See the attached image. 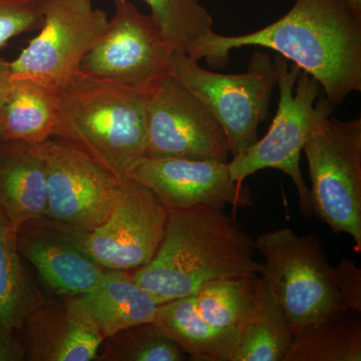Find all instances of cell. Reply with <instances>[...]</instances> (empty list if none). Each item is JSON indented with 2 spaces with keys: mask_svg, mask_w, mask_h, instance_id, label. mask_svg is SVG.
Returning a JSON list of instances; mask_svg holds the SVG:
<instances>
[{
  "mask_svg": "<svg viewBox=\"0 0 361 361\" xmlns=\"http://www.w3.org/2000/svg\"><path fill=\"white\" fill-rule=\"evenodd\" d=\"M146 157L230 161L222 127L174 75L147 99Z\"/></svg>",
  "mask_w": 361,
  "mask_h": 361,
  "instance_id": "obj_12",
  "label": "cell"
},
{
  "mask_svg": "<svg viewBox=\"0 0 361 361\" xmlns=\"http://www.w3.org/2000/svg\"><path fill=\"white\" fill-rule=\"evenodd\" d=\"M167 219L168 209L155 195L128 178L106 222L90 231H73L78 245L106 269L133 271L155 256Z\"/></svg>",
  "mask_w": 361,
  "mask_h": 361,
  "instance_id": "obj_11",
  "label": "cell"
},
{
  "mask_svg": "<svg viewBox=\"0 0 361 361\" xmlns=\"http://www.w3.org/2000/svg\"><path fill=\"white\" fill-rule=\"evenodd\" d=\"M26 360L23 329L0 322V361Z\"/></svg>",
  "mask_w": 361,
  "mask_h": 361,
  "instance_id": "obj_27",
  "label": "cell"
},
{
  "mask_svg": "<svg viewBox=\"0 0 361 361\" xmlns=\"http://www.w3.org/2000/svg\"><path fill=\"white\" fill-rule=\"evenodd\" d=\"M255 241L222 209L168 210L165 234L153 259L130 271L137 284L163 304L223 278L260 276Z\"/></svg>",
  "mask_w": 361,
  "mask_h": 361,
  "instance_id": "obj_2",
  "label": "cell"
},
{
  "mask_svg": "<svg viewBox=\"0 0 361 361\" xmlns=\"http://www.w3.org/2000/svg\"><path fill=\"white\" fill-rule=\"evenodd\" d=\"M292 338L276 297L264 278L258 276L255 300L240 327L232 361H283Z\"/></svg>",
  "mask_w": 361,
  "mask_h": 361,
  "instance_id": "obj_20",
  "label": "cell"
},
{
  "mask_svg": "<svg viewBox=\"0 0 361 361\" xmlns=\"http://www.w3.org/2000/svg\"><path fill=\"white\" fill-rule=\"evenodd\" d=\"M246 47L271 49L292 61L319 82L334 108L361 90V14L344 0H295L288 13L256 32L205 33L186 56L222 68L230 52Z\"/></svg>",
  "mask_w": 361,
  "mask_h": 361,
  "instance_id": "obj_1",
  "label": "cell"
},
{
  "mask_svg": "<svg viewBox=\"0 0 361 361\" xmlns=\"http://www.w3.org/2000/svg\"><path fill=\"white\" fill-rule=\"evenodd\" d=\"M42 23L44 11L37 0H0V51L14 37L39 30Z\"/></svg>",
  "mask_w": 361,
  "mask_h": 361,
  "instance_id": "obj_25",
  "label": "cell"
},
{
  "mask_svg": "<svg viewBox=\"0 0 361 361\" xmlns=\"http://www.w3.org/2000/svg\"><path fill=\"white\" fill-rule=\"evenodd\" d=\"M360 311L338 310L292 338L283 361H360Z\"/></svg>",
  "mask_w": 361,
  "mask_h": 361,
  "instance_id": "obj_21",
  "label": "cell"
},
{
  "mask_svg": "<svg viewBox=\"0 0 361 361\" xmlns=\"http://www.w3.org/2000/svg\"><path fill=\"white\" fill-rule=\"evenodd\" d=\"M130 178L148 188L168 210L254 205L250 189L230 176L228 161L145 157Z\"/></svg>",
  "mask_w": 361,
  "mask_h": 361,
  "instance_id": "obj_14",
  "label": "cell"
},
{
  "mask_svg": "<svg viewBox=\"0 0 361 361\" xmlns=\"http://www.w3.org/2000/svg\"><path fill=\"white\" fill-rule=\"evenodd\" d=\"M273 61L279 90L276 114L262 139L228 161L230 176L244 182L258 171H281L295 185L301 213L312 217L310 189L301 173V152L318 123L332 115L334 106L320 97L322 89L314 78L282 56Z\"/></svg>",
  "mask_w": 361,
  "mask_h": 361,
  "instance_id": "obj_4",
  "label": "cell"
},
{
  "mask_svg": "<svg viewBox=\"0 0 361 361\" xmlns=\"http://www.w3.org/2000/svg\"><path fill=\"white\" fill-rule=\"evenodd\" d=\"M44 301L23 325L26 360L92 361L104 337L80 296Z\"/></svg>",
  "mask_w": 361,
  "mask_h": 361,
  "instance_id": "obj_16",
  "label": "cell"
},
{
  "mask_svg": "<svg viewBox=\"0 0 361 361\" xmlns=\"http://www.w3.org/2000/svg\"><path fill=\"white\" fill-rule=\"evenodd\" d=\"M40 145L47 168L45 216L87 231L106 222L123 180L68 142L51 137Z\"/></svg>",
  "mask_w": 361,
  "mask_h": 361,
  "instance_id": "obj_13",
  "label": "cell"
},
{
  "mask_svg": "<svg viewBox=\"0 0 361 361\" xmlns=\"http://www.w3.org/2000/svg\"><path fill=\"white\" fill-rule=\"evenodd\" d=\"M334 272L339 301L344 310H356L361 312V270L355 261L343 259Z\"/></svg>",
  "mask_w": 361,
  "mask_h": 361,
  "instance_id": "obj_26",
  "label": "cell"
},
{
  "mask_svg": "<svg viewBox=\"0 0 361 361\" xmlns=\"http://www.w3.org/2000/svg\"><path fill=\"white\" fill-rule=\"evenodd\" d=\"M255 248L265 259L260 276L281 306L292 336L325 316L344 310L334 285V268L314 234L300 236L282 228L260 235Z\"/></svg>",
  "mask_w": 361,
  "mask_h": 361,
  "instance_id": "obj_5",
  "label": "cell"
},
{
  "mask_svg": "<svg viewBox=\"0 0 361 361\" xmlns=\"http://www.w3.org/2000/svg\"><path fill=\"white\" fill-rule=\"evenodd\" d=\"M44 23L20 56L9 61L11 78H30L59 87L106 32L108 14L92 0H45Z\"/></svg>",
  "mask_w": 361,
  "mask_h": 361,
  "instance_id": "obj_10",
  "label": "cell"
},
{
  "mask_svg": "<svg viewBox=\"0 0 361 361\" xmlns=\"http://www.w3.org/2000/svg\"><path fill=\"white\" fill-rule=\"evenodd\" d=\"M37 1H39V4H42V2L45 1V0H37Z\"/></svg>",
  "mask_w": 361,
  "mask_h": 361,
  "instance_id": "obj_30",
  "label": "cell"
},
{
  "mask_svg": "<svg viewBox=\"0 0 361 361\" xmlns=\"http://www.w3.org/2000/svg\"><path fill=\"white\" fill-rule=\"evenodd\" d=\"M174 49L149 14L115 0L108 28L80 63L85 75L149 96L174 70Z\"/></svg>",
  "mask_w": 361,
  "mask_h": 361,
  "instance_id": "obj_9",
  "label": "cell"
},
{
  "mask_svg": "<svg viewBox=\"0 0 361 361\" xmlns=\"http://www.w3.org/2000/svg\"><path fill=\"white\" fill-rule=\"evenodd\" d=\"M16 233L0 212V322L23 329L26 317L47 298L23 265Z\"/></svg>",
  "mask_w": 361,
  "mask_h": 361,
  "instance_id": "obj_22",
  "label": "cell"
},
{
  "mask_svg": "<svg viewBox=\"0 0 361 361\" xmlns=\"http://www.w3.org/2000/svg\"><path fill=\"white\" fill-rule=\"evenodd\" d=\"M355 13L361 14V0H344Z\"/></svg>",
  "mask_w": 361,
  "mask_h": 361,
  "instance_id": "obj_29",
  "label": "cell"
},
{
  "mask_svg": "<svg viewBox=\"0 0 361 361\" xmlns=\"http://www.w3.org/2000/svg\"><path fill=\"white\" fill-rule=\"evenodd\" d=\"M51 137L84 152L118 180L146 157L148 96L82 71L59 89Z\"/></svg>",
  "mask_w": 361,
  "mask_h": 361,
  "instance_id": "obj_3",
  "label": "cell"
},
{
  "mask_svg": "<svg viewBox=\"0 0 361 361\" xmlns=\"http://www.w3.org/2000/svg\"><path fill=\"white\" fill-rule=\"evenodd\" d=\"M257 277L208 282L190 295L160 304L155 322L189 360L232 361L240 327L255 300Z\"/></svg>",
  "mask_w": 361,
  "mask_h": 361,
  "instance_id": "obj_6",
  "label": "cell"
},
{
  "mask_svg": "<svg viewBox=\"0 0 361 361\" xmlns=\"http://www.w3.org/2000/svg\"><path fill=\"white\" fill-rule=\"evenodd\" d=\"M11 78V73L9 61L0 59V108H1L2 102H4V97L6 96Z\"/></svg>",
  "mask_w": 361,
  "mask_h": 361,
  "instance_id": "obj_28",
  "label": "cell"
},
{
  "mask_svg": "<svg viewBox=\"0 0 361 361\" xmlns=\"http://www.w3.org/2000/svg\"><path fill=\"white\" fill-rule=\"evenodd\" d=\"M311 180L313 215L361 250V118L329 116L303 147Z\"/></svg>",
  "mask_w": 361,
  "mask_h": 361,
  "instance_id": "obj_7",
  "label": "cell"
},
{
  "mask_svg": "<svg viewBox=\"0 0 361 361\" xmlns=\"http://www.w3.org/2000/svg\"><path fill=\"white\" fill-rule=\"evenodd\" d=\"M21 256L32 263L59 296H80L92 290L106 268L78 245L73 227L47 216L25 223L16 233Z\"/></svg>",
  "mask_w": 361,
  "mask_h": 361,
  "instance_id": "obj_15",
  "label": "cell"
},
{
  "mask_svg": "<svg viewBox=\"0 0 361 361\" xmlns=\"http://www.w3.org/2000/svg\"><path fill=\"white\" fill-rule=\"evenodd\" d=\"M187 353L155 322L116 332L102 342L99 361H182Z\"/></svg>",
  "mask_w": 361,
  "mask_h": 361,
  "instance_id": "obj_23",
  "label": "cell"
},
{
  "mask_svg": "<svg viewBox=\"0 0 361 361\" xmlns=\"http://www.w3.org/2000/svg\"><path fill=\"white\" fill-rule=\"evenodd\" d=\"M104 338L128 327L154 322L159 304L130 271L106 269L101 281L80 295Z\"/></svg>",
  "mask_w": 361,
  "mask_h": 361,
  "instance_id": "obj_19",
  "label": "cell"
},
{
  "mask_svg": "<svg viewBox=\"0 0 361 361\" xmlns=\"http://www.w3.org/2000/svg\"><path fill=\"white\" fill-rule=\"evenodd\" d=\"M59 89L30 78H11L0 108V141L42 144L58 122Z\"/></svg>",
  "mask_w": 361,
  "mask_h": 361,
  "instance_id": "obj_18",
  "label": "cell"
},
{
  "mask_svg": "<svg viewBox=\"0 0 361 361\" xmlns=\"http://www.w3.org/2000/svg\"><path fill=\"white\" fill-rule=\"evenodd\" d=\"M175 52L187 54L199 37L213 30V18L200 0H142Z\"/></svg>",
  "mask_w": 361,
  "mask_h": 361,
  "instance_id": "obj_24",
  "label": "cell"
},
{
  "mask_svg": "<svg viewBox=\"0 0 361 361\" xmlns=\"http://www.w3.org/2000/svg\"><path fill=\"white\" fill-rule=\"evenodd\" d=\"M47 168L42 145L0 142V212L18 231L45 216Z\"/></svg>",
  "mask_w": 361,
  "mask_h": 361,
  "instance_id": "obj_17",
  "label": "cell"
},
{
  "mask_svg": "<svg viewBox=\"0 0 361 361\" xmlns=\"http://www.w3.org/2000/svg\"><path fill=\"white\" fill-rule=\"evenodd\" d=\"M173 75L194 94L219 123L231 157L258 141V127L269 115L276 68L269 52L252 54L248 70L239 75L206 70L199 61L174 52Z\"/></svg>",
  "mask_w": 361,
  "mask_h": 361,
  "instance_id": "obj_8",
  "label": "cell"
}]
</instances>
